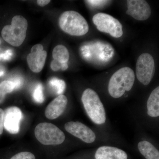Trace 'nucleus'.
Returning <instances> with one entry per match:
<instances>
[{
  "label": "nucleus",
  "instance_id": "obj_17",
  "mask_svg": "<svg viewBox=\"0 0 159 159\" xmlns=\"http://www.w3.org/2000/svg\"><path fill=\"white\" fill-rule=\"evenodd\" d=\"M14 90V84L11 80H5L0 83V103L4 101L6 94L11 93Z\"/></svg>",
  "mask_w": 159,
  "mask_h": 159
},
{
  "label": "nucleus",
  "instance_id": "obj_25",
  "mask_svg": "<svg viewBox=\"0 0 159 159\" xmlns=\"http://www.w3.org/2000/svg\"><path fill=\"white\" fill-rule=\"evenodd\" d=\"M50 2H51V1L50 0H38L37 1V4L42 7L46 6Z\"/></svg>",
  "mask_w": 159,
  "mask_h": 159
},
{
  "label": "nucleus",
  "instance_id": "obj_6",
  "mask_svg": "<svg viewBox=\"0 0 159 159\" xmlns=\"http://www.w3.org/2000/svg\"><path fill=\"white\" fill-rule=\"evenodd\" d=\"M93 21L99 31L109 34L113 37L118 38L123 34L121 23L110 15L97 13L93 16Z\"/></svg>",
  "mask_w": 159,
  "mask_h": 159
},
{
  "label": "nucleus",
  "instance_id": "obj_4",
  "mask_svg": "<svg viewBox=\"0 0 159 159\" xmlns=\"http://www.w3.org/2000/svg\"><path fill=\"white\" fill-rule=\"evenodd\" d=\"M28 24L27 20L21 16L12 18L11 25L5 26L2 31L3 39L14 47L20 46L25 39Z\"/></svg>",
  "mask_w": 159,
  "mask_h": 159
},
{
  "label": "nucleus",
  "instance_id": "obj_19",
  "mask_svg": "<svg viewBox=\"0 0 159 159\" xmlns=\"http://www.w3.org/2000/svg\"><path fill=\"white\" fill-rule=\"evenodd\" d=\"M33 99L36 102L39 103H43L44 100L43 93V87L41 84H39L34 89L33 94Z\"/></svg>",
  "mask_w": 159,
  "mask_h": 159
},
{
  "label": "nucleus",
  "instance_id": "obj_27",
  "mask_svg": "<svg viewBox=\"0 0 159 159\" xmlns=\"http://www.w3.org/2000/svg\"><path fill=\"white\" fill-rule=\"evenodd\" d=\"M4 74V71H0V77H2Z\"/></svg>",
  "mask_w": 159,
  "mask_h": 159
},
{
  "label": "nucleus",
  "instance_id": "obj_3",
  "mask_svg": "<svg viewBox=\"0 0 159 159\" xmlns=\"http://www.w3.org/2000/svg\"><path fill=\"white\" fill-rule=\"evenodd\" d=\"M81 100L87 114L96 124H104L106 120L104 106L97 93L91 89H87L83 93Z\"/></svg>",
  "mask_w": 159,
  "mask_h": 159
},
{
  "label": "nucleus",
  "instance_id": "obj_13",
  "mask_svg": "<svg viewBox=\"0 0 159 159\" xmlns=\"http://www.w3.org/2000/svg\"><path fill=\"white\" fill-rule=\"evenodd\" d=\"M124 151L116 147L103 146L99 147L95 154L96 159H127Z\"/></svg>",
  "mask_w": 159,
  "mask_h": 159
},
{
  "label": "nucleus",
  "instance_id": "obj_21",
  "mask_svg": "<svg viewBox=\"0 0 159 159\" xmlns=\"http://www.w3.org/2000/svg\"><path fill=\"white\" fill-rule=\"evenodd\" d=\"M15 86V89H17L21 87L24 84V80L22 77L20 76H16L11 80Z\"/></svg>",
  "mask_w": 159,
  "mask_h": 159
},
{
  "label": "nucleus",
  "instance_id": "obj_2",
  "mask_svg": "<svg viewBox=\"0 0 159 159\" xmlns=\"http://www.w3.org/2000/svg\"><path fill=\"white\" fill-rule=\"evenodd\" d=\"M59 25L63 31L74 36H82L89 31L86 20L76 11H68L62 13L59 18Z\"/></svg>",
  "mask_w": 159,
  "mask_h": 159
},
{
  "label": "nucleus",
  "instance_id": "obj_18",
  "mask_svg": "<svg viewBox=\"0 0 159 159\" xmlns=\"http://www.w3.org/2000/svg\"><path fill=\"white\" fill-rule=\"evenodd\" d=\"M49 84L56 91L57 95H61L66 89L65 82L61 80L53 78L49 81Z\"/></svg>",
  "mask_w": 159,
  "mask_h": 159
},
{
  "label": "nucleus",
  "instance_id": "obj_14",
  "mask_svg": "<svg viewBox=\"0 0 159 159\" xmlns=\"http://www.w3.org/2000/svg\"><path fill=\"white\" fill-rule=\"evenodd\" d=\"M147 114L149 116L156 118L159 116V87L152 92L147 102Z\"/></svg>",
  "mask_w": 159,
  "mask_h": 159
},
{
  "label": "nucleus",
  "instance_id": "obj_26",
  "mask_svg": "<svg viewBox=\"0 0 159 159\" xmlns=\"http://www.w3.org/2000/svg\"><path fill=\"white\" fill-rule=\"evenodd\" d=\"M68 68V65L67 63H62L61 65V70H66Z\"/></svg>",
  "mask_w": 159,
  "mask_h": 159
},
{
  "label": "nucleus",
  "instance_id": "obj_22",
  "mask_svg": "<svg viewBox=\"0 0 159 159\" xmlns=\"http://www.w3.org/2000/svg\"><path fill=\"white\" fill-rule=\"evenodd\" d=\"M61 65L62 64L58 62L55 60H53L51 64V67L53 70L57 71L61 70Z\"/></svg>",
  "mask_w": 159,
  "mask_h": 159
},
{
  "label": "nucleus",
  "instance_id": "obj_1",
  "mask_svg": "<svg viewBox=\"0 0 159 159\" xmlns=\"http://www.w3.org/2000/svg\"><path fill=\"white\" fill-rule=\"evenodd\" d=\"M135 78L134 71L128 67L115 72L108 84V92L111 97L117 99L122 97L125 91H130L133 86Z\"/></svg>",
  "mask_w": 159,
  "mask_h": 159
},
{
  "label": "nucleus",
  "instance_id": "obj_16",
  "mask_svg": "<svg viewBox=\"0 0 159 159\" xmlns=\"http://www.w3.org/2000/svg\"><path fill=\"white\" fill-rule=\"evenodd\" d=\"M52 55L54 60L61 64L67 63L70 58L68 50L61 45H57L54 48Z\"/></svg>",
  "mask_w": 159,
  "mask_h": 159
},
{
  "label": "nucleus",
  "instance_id": "obj_10",
  "mask_svg": "<svg viewBox=\"0 0 159 159\" xmlns=\"http://www.w3.org/2000/svg\"><path fill=\"white\" fill-rule=\"evenodd\" d=\"M23 115L21 111L16 107H11L4 111V128L11 134L19 132L20 123Z\"/></svg>",
  "mask_w": 159,
  "mask_h": 159
},
{
  "label": "nucleus",
  "instance_id": "obj_24",
  "mask_svg": "<svg viewBox=\"0 0 159 159\" xmlns=\"http://www.w3.org/2000/svg\"><path fill=\"white\" fill-rule=\"evenodd\" d=\"M12 55V52L11 50H9L2 55V57L5 60H9L11 58Z\"/></svg>",
  "mask_w": 159,
  "mask_h": 159
},
{
  "label": "nucleus",
  "instance_id": "obj_23",
  "mask_svg": "<svg viewBox=\"0 0 159 159\" xmlns=\"http://www.w3.org/2000/svg\"><path fill=\"white\" fill-rule=\"evenodd\" d=\"M4 128V111L0 108V135L3 133Z\"/></svg>",
  "mask_w": 159,
  "mask_h": 159
},
{
  "label": "nucleus",
  "instance_id": "obj_11",
  "mask_svg": "<svg viewBox=\"0 0 159 159\" xmlns=\"http://www.w3.org/2000/svg\"><path fill=\"white\" fill-rule=\"evenodd\" d=\"M47 56V52L44 51L43 45L38 44L33 46L27 58L31 70L36 73L41 72L45 63Z\"/></svg>",
  "mask_w": 159,
  "mask_h": 159
},
{
  "label": "nucleus",
  "instance_id": "obj_5",
  "mask_svg": "<svg viewBox=\"0 0 159 159\" xmlns=\"http://www.w3.org/2000/svg\"><path fill=\"white\" fill-rule=\"evenodd\" d=\"M35 138L44 145H58L65 140L63 131L56 125L48 122H42L36 125L34 129Z\"/></svg>",
  "mask_w": 159,
  "mask_h": 159
},
{
  "label": "nucleus",
  "instance_id": "obj_7",
  "mask_svg": "<svg viewBox=\"0 0 159 159\" xmlns=\"http://www.w3.org/2000/svg\"><path fill=\"white\" fill-rule=\"evenodd\" d=\"M155 62L153 57L148 53H144L137 60L136 73L138 80L142 84L150 83L155 74Z\"/></svg>",
  "mask_w": 159,
  "mask_h": 159
},
{
  "label": "nucleus",
  "instance_id": "obj_20",
  "mask_svg": "<svg viewBox=\"0 0 159 159\" xmlns=\"http://www.w3.org/2000/svg\"><path fill=\"white\" fill-rule=\"evenodd\" d=\"M10 159H35L34 155L29 152H23L15 155Z\"/></svg>",
  "mask_w": 159,
  "mask_h": 159
},
{
  "label": "nucleus",
  "instance_id": "obj_15",
  "mask_svg": "<svg viewBox=\"0 0 159 159\" xmlns=\"http://www.w3.org/2000/svg\"><path fill=\"white\" fill-rule=\"evenodd\" d=\"M138 148L146 159H159V151L148 141L144 140L139 142Z\"/></svg>",
  "mask_w": 159,
  "mask_h": 159
},
{
  "label": "nucleus",
  "instance_id": "obj_8",
  "mask_svg": "<svg viewBox=\"0 0 159 159\" xmlns=\"http://www.w3.org/2000/svg\"><path fill=\"white\" fill-rule=\"evenodd\" d=\"M65 128L69 133L85 143H93L96 140V136L94 132L81 122L73 121L67 122Z\"/></svg>",
  "mask_w": 159,
  "mask_h": 159
},
{
  "label": "nucleus",
  "instance_id": "obj_9",
  "mask_svg": "<svg viewBox=\"0 0 159 159\" xmlns=\"http://www.w3.org/2000/svg\"><path fill=\"white\" fill-rule=\"evenodd\" d=\"M126 13L135 19L144 21L148 19L151 14L150 6L144 0H128Z\"/></svg>",
  "mask_w": 159,
  "mask_h": 159
},
{
  "label": "nucleus",
  "instance_id": "obj_12",
  "mask_svg": "<svg viewBox=\"0 0 159 159\" xmlns=\"http://www.w3.org/2000/svg\"><path fill=\"white\" fill-rule=\"evenodd\" d=\"M67 103V98L65 95H59L47 107L45 112L46 117L51 120L57 119L65 110Z\"/></svg>",
  "mask_w": 159,
  "mask_h": 159
}]
</instances>
